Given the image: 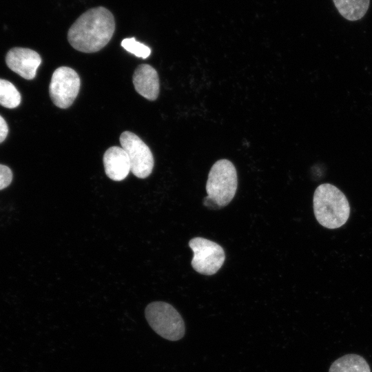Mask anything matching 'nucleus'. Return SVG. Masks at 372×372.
<instances>
[{
    "instance_id": "10",
    "label": "nucleus",
    "mask_w": 372,
    "mask_h": 372,
    "mask_svg": "<svg viewBox=\"0 0 372 372\" xmlns=\"http://www.w3.org/2000/svg\"><path fill=\"white\" fill-rule=\"evenodd\" d=\"M103 165L106 175L114 181L124 180L131 171L126 152L121 147L112 146L103 155Z\"/></svg>"
},
{
    "instance_id": "7",
    "label": "nucleus",
    "mask_w": 372,
    "mask_h": 372,
    "mask_svg": "<svg viewBox=\"0 0 372 372\" xmlns=\"http://www.w3.org/2000/svg\"><path fill=\"white\" fill-rule=\"evenodd\" d=\"M121 147L126 152L132 174L147 178L154 167V157L149 147L135 134L125 131L120 136Z\"/></svg>"
},
{
    "instance_id": "15",
    "label": "nucleus",
    "mask_w": 372,
    "mask_h": 372,
    "mask_svg": "<svg viewBox=\"0 0 372 372\" xmlns=\"http://www.w3.org/2000/svg\"><path fill=\"white\" fill-rule=\"evenodd\" d=\"M12 172L10 167L0 164V190L6 188L12 180Z\"/></svg>"
},
{
    "instance_id": "6",
    "label": "nucleus",
    "mask_w": 372,
    "mask_h": 372,
    "mask_svg": "<svg viewBox=\"0 0 372 372\" xmlns=\"http://www.w3.org/2000/svg\"><path fill=\"white\" fill-rule=\"evenodd\" d=\"M80 86L81 80L74 70L65 66L56 68L49 86L52 101L59 108L69 107L76 98Z\"/></svg>"
},
{
    "instance_id": "1",
    "label": "nucleus",
    "mask_w": 372,
    "mask_h": 372,
    "mask_svg": "<svg viewBox=\"0 0 372 372\" xmlns=\"http://www.w3.org/2000/svg\"><path fill=\"white\" fill-rule=\"evenodd\" d=\"M114 30L113 14L99 6L88 10L76 20L68 30V40L78 51L95 52L109 43Z\"/></svg>"
},
{
    "instance_id": "2",
    "label": "nucleus",
    "mask_w": 372,
    "mask_h": 372,
    "mask_svg": "<svg viewBox=\"0 0 372 372\" xmlns=\"http://www.w3.org/2000/svg\"><path fill=\"white\" fill-rule=\"evenodd\" d=\"M313 202L315 216L323 227L336 229L347 221L350 206L345 195L335 186L320 185L315 190Z\"/></svg>"
},
{
    "instance_id": "13",
    "label": "nucleus",
    "mask_w": 372,
    "mask_h": 372,
    "mask_svg": "<svg viewBox=\"0 0 372 372\" xmlns=\"http://www.w3.org/2000/svg\"><path fill=\"white\" fill-rule=\"evenodd\" d=\"M21 94L9 81L0 79V105L6 108H15L21 103Z\"/></svg>"
},
{
    "instance_id": "14",
    "label": "nucleus",
    "mask_w": 372,
    "mask_h": 372,
    "mask_svg": "<svg viewBox=\"0 0 372 372\" xmlns=\"http://www.w3.org/2000/svg\"><path fill=\"white\" fill-rule=\"evenodd\" d=\"M121 44L125 50L143 59L147 58L151 54L150 48L136 41L134 37L124 39Z\"/></svg>"
},
{
    "instance_id": "11",
    "label": "nucleus",
    "mask_w": 372,
    "mask_h": 372,
    "mask_svg": "<svg viewBox=\"0 0 372 372\" xmlns=\"http://www.w3.org/2000/svg\"><path fill=\"white\" fill-rule=\"evenodd\" d=\"M339 13L349 21L361 19L366 13L370 0H333Z\"/></svg>"
},
{
    "instance_id": "3",
    "label": "nucleus",
    "mask_w": 372,
    "mask_h": 372,
    "mask_svg": "<svg viewBox=\"0 0 372 372\" xmlns=\"http://www.w3.org/2000/svg\"><path fill=\"white\" fill-rule=\"evenodd\" d=\"M238 187L237 172L227 159L217 161L211 167L206 183L207 196L203 203L213 209L227 205L234 198Z\"/></svg>"
},
{
    "instance_id": "4",
    "label": "nucleus",
    "mask_w": 372,
    "mask_h": 372,
    "mask_svg": "<svg viewBox=\"0 0 372 372\" xmlns=\"http://www.w3.org/2000/svg\"><path fill=\"white\" fill-rule=\"evenodd\" d=\"M145 315L150 327L161 337L177 341L184 336V320L172 304L163 301L152 302L145 307Z\"/></svg>"
},
{
    "instance_id": "12",
    "label": "nucleus",
    "mask_w": 372,
    "mask_h": 372,
    "mask_svg": "<svg viewBox=\"0 0 372 372\" xmlns=\"http://www.w3.org/2000/svg\"><path fill=\"white\" fill-rule=\"evenodd\" d=\"M329 372H371V369L362 356L347 354L334 361Z\"/></svg>"
},
{
    "instance_id": "8",
    "label": "nucleus",
    "mask_w": 372,
    "mask_h": 372,
    "mask_svg": "<svg viewBox=\"0 0 372 372\" xmlns=\"http://www.w3.org/2000/svg\"><path fill=\"white\" fill-rule=\"evenodd\" d=\"M7 66L27 80L33 79L41 63V56L34 50L25 48H13L6 56Z\"/></svg>"
},
{
    "instance_id": "16",
    "label": "nucleus",
    "mask_w": 372,
    "mask_h": 372,
    "mask_svg": "<svg viewBox=\"0 0 372 372\" xmlns=\"http://www.w3.org/2000/svg\"><path fill=\"white\" fill-rule=\"evenodd\" d=\"M8 134V126L5 119L0 115V143L7 137Z\"/></svg>"
},
{
    "instance_id": "5",
    "label": "nucleus",
    "mask_w": 372,
    "mask_h": 372,
    "mask_svg": "<svg viewBox=\"0 0 372 372\" xmlns=\"http://www.w3.org/2000/svg\"><path fill=\"white\" fill-rule=\"evenodd\" d=\"M189 246L194 252L191 265L198 273L214 275L223 266L225 254L220 245L202 237H195L189 241Z\"/></svg>"
},
{
    "instance_id": "9",
    "label": "nucleus",
    "mask_w": 372,
    "mask_h": 372,
    "mask_svg": "<svg viewBox=\"0 0 372 372\" xmlns=\"http://www.w3.org/2000/svg\"><path fill=\"white\" fill-rule=\"evenodd\" d=\"M136 91L144 98L154 101L159 94V79L156 70L148 64L138 65L133 74Z\"/></svg>"
}]
</instances>
